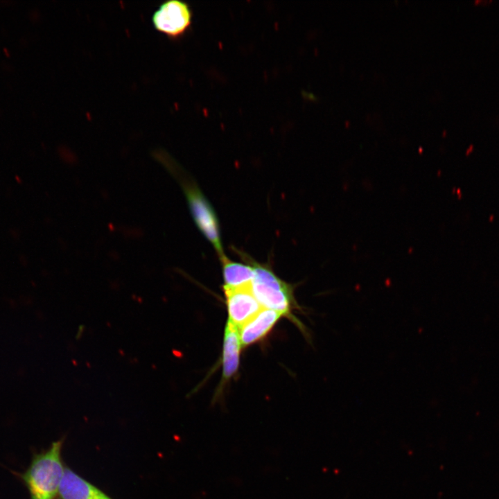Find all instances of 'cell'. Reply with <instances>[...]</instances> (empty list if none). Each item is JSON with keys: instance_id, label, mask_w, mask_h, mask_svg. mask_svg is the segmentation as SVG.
Returning <instances> with one entry per match:
<instances>
[{"instance_id": "cell-10", "label": "cell", "mask_w": 499, "mask_h": 499, "mask_svg": "<svg viewBox=\"0 0 499 499\" xmlns=\"http://www.w3.org/2000/svg\"><path fill=\"white\" fill-rule=\"evenodd\" d=\"M473 148V145H471L469 148L467 150L466 153H469V152L472 151Z\"/></svg>"}, {"instance_id": "cell-2", "label": "cell", "mask_w": 499, "mask_h": 499, "mask_svg": "<svg viewBox=\"0 0 499 499\" xmlns=\"http://www.w3.org/2000/svg\"><path fill=\"white\" fill-rule=\"evenodd\" d=\"M157 156V159L180 183L196 226L220 256L225 253L220 226L210 202L193 180L176 163L163 155Z\"/></svg>"}, {"instance_id": "cell-8", "label": "cell", "mask_w": 499, "mask_h": 499, "mask_svg": "<svg viewBox=\"0 0 499 499\" xmlns=\"http://www.w3.org/2000/svg\"><path fill=\"white\" fill-rule=\"evenodd\" d=\"M241 347L239 329L227 322L222 346V382L228 381L236 374L239 367Z\"/></svg>"}, {"instance_id": "cell-4", "label": "cell", "mask_w": 499, "mask_h": 499, "mask_svg": "<svg viewBox=\"0 0 499 499\" xmlns=\"http://www.w3.org/2000/svg\"><path fill=\"white\" fill-rule=\"evenodd\" d=\"M192 19L193 12L190 6L180 0L164 1L151 17L155 29L172 40L180 39L187 33Z\"/></svg>"}, {"instance_id": "cell-9", "label": "cell", "mask_w": 499, "mask_h": 499, "mask_svg": "<svg viewBox=\"0 0 499 499\" xmlns=\"http://www.w3.org/2000/svg\"><path fill=\"white\" fill-rule=\"evenodd\" d=\"M222 265L223 288H238L251 286L254 269L249 263L231 261L225 254L219 256Z\"/></svg>"}, {"instance_id": "cell-5", "label": "cell", "mask_w": 499, "mask_h": 499, "mask_svg": "<svg viewBox=\"0 0 499 499\" xmlns=\"http://www.w3.org/2000/svg\"><path fill=\"white\" fill-rule=\"evenodd\" d=\"M223 290L228 313L227 322L238 329L263 308L253 295L250 286Z\"/></svg>"}, {"instance_id": "cell-7", "label": "cell", "mask_w": 499, "mask_h": 499, "mask_svg": "<svg viewBox=\"0 0 499 499\" xmlns=\"http://www.w3.org/2000/svg\"><path fill=\"white\" fill-rule=\"evenodd\" d=\"M282 316L279 312L262 308L253 318L239 329L242 347L251 345L265 338Z\"/></svg>"}, {"instance_id": "cell-6", "label": "cell", "mask_w": 499, "mask_h": 499, "mask_svg": "<svg viewBox=\"0 0 499 499\" xmlns=\"http://www.w3.org/2000/svg\"><path fill=\"white\" fill-rule=\"evenodd\" d=\"M57 499H113L74 471L65 467Z\"/></svg>"}, {"instance_id": "cell-11", "label": "cell", "mask_w": 499, "mask_h": 499, "mask_svg": "<svg viewBox=\"0 0 499 499\" xmlns=\"http://www.w3.org/2000/svg\"><path fill=\"white\" fill-rule=\"evenodd\" d=\"M482 1V0H475L474 3H479Z\"/></svg>"}, {"instance_id": "cell-1", "label": "cell", "mask_w": 499, "mask_h": 499, "mask_svg": "<svg viewBox=\"0 0 499 499\" xmlns=\"http://www.w3.org/2000/svg\"><path fill=\"white\" fill-rule=\"evenodd\" d=\"M64 438L33 453L30 462L23 473H17L26 487L30 499H57L66 466L62 450Z\"/></svg>"}, {"instance_id": "cell-3", "label": "cell", "mask_w": 499, "mask_h": 499, "mask_svg": "<svg viewBox=\"0 0 499 499\" xmlns=\"http://www.w3.org/2000/svg\"><path fill=\"white\" fill-rule=\"evenodd\" d=\"M238 253L254 269V274L250 287L261 306L289 317L296 305L292 285L280 279L271 266L260 263L238 250Z\"/></svg>"}]
</instances>
